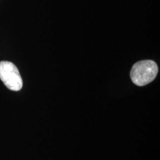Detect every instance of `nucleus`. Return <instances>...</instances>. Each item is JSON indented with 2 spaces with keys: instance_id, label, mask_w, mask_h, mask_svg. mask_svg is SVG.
Returning <instances> with one entry per match:
<instances>
[{
  "instance_id": "f257e3e1",
  "label": "nucleus",
  "mask_w": 160,
  "mask_h": 160,
  "mask_svg": "<svg viewBox=\"0 0 160 160\" xmlns=\"http://www.w3.org/2000/svg\"><path fill=\"white\" fill-rule=\"evenodd\" d=\"M158 73V66L153 60H142L132 67L131 78L138 86H145L155 79Z\"/></svg>"
},
{
  "instance_id": "f03ea898",
  "label": "nucleus",
  "mask_w": 160,
  "mask_h": 160,
  "mask_svg": "<svg viewBox=\"0 0 160 160\" xmlns=\"http://www.w3.org/2000/svg\"><path fill=\"white\" fill-rule=\"evenodd\" d=\"M0 79L11 91H19L22 88L23 82L19 70L11 62H0Z\"/></svg>"
}]
</instances>
